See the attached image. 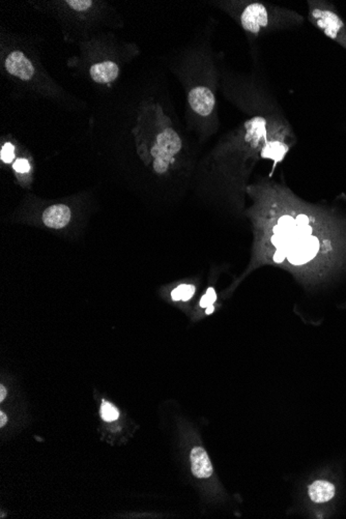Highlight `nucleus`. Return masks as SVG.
Listing matches in <instances>:
<instances>
[{
    "instance_id": "1",
    "label": "nucleus",
    "mask_w": 346,
    "mask_h": 519,
    "mask_svg": "<svg viewBox=\"0 0 346 519\" xmlns=\"http://www.w3.org/2000/svg\"><path fill=\"white\" fill-rule=\"evenodd\" d=\"M160 59L127 74L90 104L85 138L121 165L131 160L154 182L188 180L199 142L187 131Z\"/></svg>"
},
{
    "instance_id": "5",
    "label": "nucleus",
    "mask_w": 346,
    "mask_h": 519,
    "mask_svg": "<svg viewBox=\"0 0 346 519\" xmlns=\"http://www.w3.org/2000/svg\"><path fill=\"white\" fill-rule=\"evenodd\" d=\"M142 54L136 42L116 32H104L84 41L65 65L72 75L92 86L96 94L112 90L125 77V69Z\"/></svg>"
},
{
    "instance_id": "2",
    "label": "nucleus",
    "mask_w": 346,
    "mask_h": 519,
    "mask_svg": "<svg viewBox=\"0 0 346 519\" xmlns=\"http://www.w3.org/2000/svg\"><path fill=\"white\" fill-rule=\"evenodd\" d=\"M249 54L252 65L249 72L234 69L226 63L225 55L222 57L220 94L244 119L220 137L201 163L199 176L203 190L238 203L249 166L257 159L279 164L296 139L267 79L261 49H250Z\"/></svg>"
},
{
    "instance_id": "13",
    "label": "nucleus",
    "mask_w": 346,
    "mask_h": 519,
    "mask_svg": "<svg viewBox=\"0 0 346 519\" xmlns=\"http://www.w3.org/2000/svg\"><path fill=\"white\" fill-rule=\"evenodd\" d=\"M15 144L6 138V141H3L1 144V154H0V158H1L3 163L10 164V163L13 162L14 159H15Z\"/></svg>"
},
{
    "instance_id": "18",
    "label": "nucleus",
    "mask_w": 346,
    "mask_h": 519,
    "mask_svg": "<svg viewBox=\"0 0 346 519\" xmlns=\"http://www.w3.org/2000/svg\"><path fill=\"white\" fill-rule=\"evenodd\" d=\"M6 396H7V390L3 385H0V401L1 403L5 400Z\"/></svg>"
},
{
    "instance_id": "20",
    "label": "nucleus",
    "mask_w": 346,
    "mask_h": 519,
    "mask_svg": "<svg viewBox=\"0 0 346 519\" xmlns=\"http://www.w3.org/2000/svg\"><path fill=\"white\" fill-rule=\"evenodd\" d=\"M214 311H215V307H214V305H212V306L207 307V310H205V313H207V314H212Z\"/></svg>"
},
{
    "instance_id": "3",
    "label": "nucleus",
    "mask_w": 346,
    "mask_h": 519,
    "mask_svg": "<svg viewBox=\"0 0 346 519\" xmlns=\"http://www.w3.org/2000/svg\"><path fill=\"white\" fill-rule=\"evenodd\" d=\"M218 20L210 15L184 44L159 57L167 72L184 90V123L187 131L203 145L219 132L221 119L218 94L224 53L216 50Z\"/></svg>"
},
{
    "instance_id": "6",
    "label": "nucleus",
    "mask_w": 346,
    "mask_h": 519,
    "mask_svg": "<svg viewBox=\"0 0 346 519\" xmlns=\"http://www.w3.org/2000/svg\"><path fill=\"white\" fill-rule=\"evenodd\" d=\"M28 5L59 26L65 44L77 47L104 32L125 26L123 13L108 0H28Z\"/></svg>"
},
{
    "instance_id": "4",
    "label": "nucleus",
    "mask_w": 346,
    "mask_h": 519,
    "mask_svg": "<svg viewBox=\"0 0 346 519\" xmlns=\"http://www.w3.org/2000/svg\"><path fill=\"white\" fill-rule=\"evenodd\" d=\"M43 42L36 34L0 26V76L9 96L15 101L49 103L65 112L90 110L88 101L61 85L45 67Z\"/></svg>"
},
{
    "instance_id": "15",
    "label": "nucleus",
    "mask_w": 346,
    "mask_h": 519,
    "mask_svg": "<svg viewBox=\"0 0 346 519\" xmlns=\"http://www.w3.org/2000/svg\"><path fill=\"white\" fill-rule=\"evenodd\" d=\"M13 168L18 174H26V173L30 172L32 166H30V161L28 159L19 158L14 163Z\"/></svg>"
},
{
    "instance_id": "11",
    "label": "nucleus",
    "mask_w": 346,
    "mask_h": 519,
    "mask_svg": "<svg viewBox=\"0 0 346 519\" xmlns=\"http://www.w3.org/2000/svg\"><path fill=\"white\" fill-rule=\"evenodd\" d=\"M335 486L331 482L318 480L313 482L308 488L309 496L314 502H325L335 496Z\"/></svg>"
},
{
    "instance_id": "19",
    "label": "nucleus",
    "mask_w": 346,
    "mask_h": 519,
    "mask_svg": "<svg viewBox=\"0 0 346 519\" xmlns=\"http://www.w3.org/2000/svg\"><path fill=\"white\" fill-rule=\"evenodd\" d=\"M7 416L5 415V413H3V411H1V413H0V427H3V426L7 424Z\"/></svg>"
},
{
    "instance_id": "16",
    "label": "nucleus",
    "mask_w": 346,
    "mask_h": 519,
    "mask_svg": "<svg viewBox=\"0 0 346 519\" xmlns=\"http://www.w3.org/2000/svg\"><path fill=\"white\" fill-rule=\"evenodd\" d=\"M216 300H217V294H216L215 289L212 287L209 288V289H207V294H205V296L201 298V307L207 309V307L214 305V303L216 302Z\"/></svg>"
},
{
    "instance_id": "14",
    "label": "nucleus",
    "mask_w": 346,
    "mask_h": 519,
    "mask_svg": "<svg viewBox=\"0 0 346 519\" xmlns=\"http://www.w3.org/2000/svg\"><path fill=\"white\" fill-rule=\"evenodd\" d=\"M101 415H102L104 421L113 422L117 420L119 413L116 407H113L111 403L103 401L102 407H101Z\"/></svg>"
},
{
    "instance_id": "10",
    "label": "nucleus",
    "mask_w": 346,
    "mask_h": 519,
    "mask_svg": "<svg viewBox=\"0 0 346 519\" xmlns=\"http://www.w3.org/2000/svg\"><path fill=\"white\" fill-rule=\"evenodd\" d=\"M191 465L193 475L199 479L211 477L214 471L209 455L201 447H196L191 452Z\"/></svg>"
},
{
    "instance_id": "8",
    "label": "nucleus",
    "mask_w": 346,
    "mask_h": 519,
    "mask_svg": "<svg viewBox=\"0 0 346 519\" xmlns=\"http://www.w3.org/2000/svg\"><path fill=\"white\" fill-rule=\"evenodd\" d=\"M308 20L327 38L346 49V23L333 6L308 0Z\"/></svg>"
},
{
    "instance_id": "12",
    "label": "nucleus",
    "mask_w": 346,
    "mask_h": 519,
    "mask_svg": "<svg viewBox=\"0 0 346 519\" xmlns=\"http://www.w3.org/2000/svg\"><path fill=\"white\" fill-rule=\"evenodd\" d=\"M194 285H191V284H182V285L178 286L176 289L172 290V292H171V298H172L173 301H176V302H179V301H184V302H187V301L191 300V298L194 296Z\"/></svg>"
},
{
    "instance_id": "9",
    "label": "nucleus",
    "mask_w": 346,
    "mask_h": 519,
    "mask_svg": "<svg viewBox=\"0 0 346 519\" xmlns=\"http://www.w3.org/2000/svg\"><path fill=\"white\" fill-rule=\"evenodd\" d=\"M74 218V207L65 203H55L41 210L40 220L45 227L50 230H63L71 224Z\"/></svg>"
},
{
    "instance_id": "17",
    "label": "nucleus",
    "mask_w": 346,
    "mask_h": 519,
    "mask_svg": "<svg viewBox=\"0 0 346 519\" xmlns=\"http://www.w3.org/2000/svg\"><path fill=\"white\" fill-rule=\"evenodd\" d=\"M286 258H287V254H286L284 251L276 250V253L274 254L273 257L274 261H275L276 263H283Z\"/></svg>"
},
{
    "instance_id": "7",
    "label": "nucleus",
    "mask_w": 346,
    "mask_h": 519,
    "mask_svg": "<svg viewBox=\"0 0 346 519\" xmlns=\"http://www.w3.org/2000/svg\"><path fill=\"white\" fill-rule=\"evenodd\" d=\"M207 3L242 30L249 50L259 47L261 39L294 30L305 22L298 12L263 0H210Z\"/></svg>"
}]
</instances>
